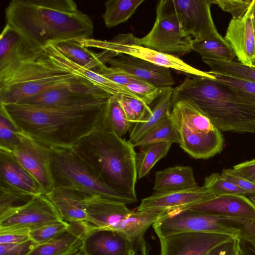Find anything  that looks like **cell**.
<instances>
[{
	"label": "cell",
	"mask_w": 255,
	"mask_h": 255,
	"mask_svg": "<svg viewBox=\"0 0 255 255\" xmlns=\"http://www.w3.org/2000/svg\"><path fill=\"white\" fill-rule=\"evenodd\" d=\"M70 226L62 221L30 231V239L37 245L50 241L66 231Z\"/></svg>",
	"instance_id": "42"
},
{
	"label": "cell",
	"mask_w": 255,
	"mask_h": 255,
	"mask_svg": "<svg viewBox=\"0 0 255 255\" xmlns=\"http://www.w3.org/2000/svg\"><path fill=\"white\" fill-rule=\"evenodd\" d=\"M176 128L180 135V146L194 158L208 159L223 149L224 138L217 128L210 132L201 133H193L180 128Z\"/></svg>",
	"instance_id": "23"
},
{
	"label": "cell",
	"mask_w": 255,
	"mask_h": 255,
	"mask_svg": "<svg viewBox=\"0 0 255 255\" xmlns=\"http://www.w3.org/2000/svg\"><path fill=\"white\" fill-rule=\"evenodd\" d=\"M253 0H214L223 10L230 13L232 18H242L247 13Z\"/></svg>",
	"instance_id": "43"
},
{
	"label": "cell",
	"mask_w": 255,
	"mask_h": 255,
	"mask_svg": "<svg viewBox=\"0 0 255 255\" xmlns=\"http://www.w3.org/2000/svg\"><path fill=\"white\" fill-rule=\"evenodd\" d=\"M233 168L242 176L255 183V158L236 164Z\"/></svg>",
	"instance_id": "48"
},
{
	"label": "cell",
	"mask_w": 255,
	"mask_h": 255,
	"mask_svg": "<svg viewBox=\"0 0 255 255\" xmlns=\"http://www.w3.org/2000/svg\"><path fill=\"white\" fill-rule=\"evenodd\" d=\"M198 186L193 169L188 166H175L155 172L153 189L166 192L186 189Z\"/></svg>",
	"instance_id": "28"
},
{
	"label": "cell",
	"mask_w": 255,
	"mask_h": 255,
	"mask_svg": "<svg viewBox=\"0 0 255 255\" xmlns=\"http://www.w3.org/2000/svg\"><path fill=\"white\" fill-rule=\"evenodd\" d=\"M254 0L241 18H232L224 37L239 62L247 66L255 63V33L253 22Z\"/></svg>",
	"instance_id": "18"
},
{
	"label": "cell",
	"mask_w": 255,
	"mask_h": 255,
	"mask_svg": "<svg viewBox=\"0 0 255 255\" xmlns=\"http://www.w3.org/2000/svg\"><path fill=\"white\" fill-rule=\"evenodd\" d=\"M19 130L4 105L0 104V149L12 152L19 140Z\"/></svg>",
	"instance_id": "37"
},
{
	"label": "cell",
	"mask_w": 255,
	"mask_h": 255,
	"mask_svg": "<svg viewBox=\"0 0 255 255\" xmlns=\"http://www.w3.org/2000/svg\"><path fill=\"white\" fill-rule=\"evenodd\" d=\"M248 198L255 206V195L248 196Z\"/></svg>",
	"instance_id": "53"
},
{
	"label": "cell",
	"mask_w": 255,
	"mask_h": 255,
	"mask_svg": "<svg viewBox=\"0 0 255 255\" xmlns=\"http://www.w3.org/2000/svg\"><path fill=\"white\" fill-rule=\"evenodd\" d=\"M144 0H109L105 3L102 17L108 28L127 21Z\"/></svg>",
	"instance_id": "32"
},
{
	"label": "cell",
	"mask_w": 255,
	"mask_h": 255,
	"mask_svg": "<svg viewBox=\"0 0 255 255\" xmlns=\"http://www.w3.org/2000/svg\"><path fill=\"white\" fill-rule=\"evenodd\" d=\"M6 24L31 45L91 38L93 21L72 0H12L5 9Z\"/></svg>",
	"instance_id": "1"
},
{
	"label": "cell",
	"mask_w": 255,
	"mask_h": 255,
	"mask_svg": "<svg viewBox=\"0 0 255 255\" xmlns=\"http://www.w3.org/2000/svg\"><path fill=\"white\" fill-rule=\"evenodd\" d=\"M52 149L51 168L54 187L70 188L88 196L98 195L126 205L137 201L102 181L71 149Z\"/></svg>",
	"instance_id": "6"
},
{
	"label": "cell",
	"mask_w": 255,
	"mask_h": 255,
	"mask_svg": "<svg viewBox=\"0 0 255 255\" xmlns=\"http://www.w3.org/2000/svg\"><path fill=\"white\" fill-rule=\"evenodd\" d=\"M30 231L17 229H0V244L19 243L30 240Z\"/></svg>",
	"instance_id": "46"
},
{
	"label": "cell",
	"mask_w": 255,
	"mask_h": 255,
	"mask_svg": "<svg viewBox=\"0 0 255 255\" xmlns=\"http://www.w3.org/2000/svg\"><path fill=\"white\" fill-rule=\"evenodd\" d=\"M68 229L55 238L37 245L26 255H77L88 229L85 222L69 223Z\"/></svg>",
	"instance_id": "22"
},
{
	"label": "cell",
	"mask_w": 255,
	"mask_h": 255,
	"mask_svg": "<svg viewBox=\"0 0 255 255\" xmlns=\"http://www.w3.org/2000/svg\"><path fill=\"white\" fill-rule=\"evenodd\" d=\"M159 239L160 255H205L217 246L235 238L213 233L184 232Z\"/></svg>",
	"instance_id": "16"
},
{
	"label": "cell",
	"mask_w": 255,
	"mask_h": 255,
	"mask_svg": "<svg viewBox=\"0 0 255 255\" xmlns=\"http://www.w3.org/2000/svg\"><path fill=\"white\" fill-rule=\"evenodd\" d=\"M188 209L210 215L255 220V206L248 197L243 195L215 196Z\"/></svg>",
	"instance_id": "21"
},
{
	"label": "cell",
	"mask_w": 255,
	"mask_h": 255,
	"mask_svg": "<svg viewBox=\"0 0 255 255\" xmlns=\"http://www.w3.org/2000/svg\"><path fill=\"white\" fill-rule=\"evenodd\" d=\"M203 186L215 196L225 194L251 195L250 192L233 184L218 173H213L207 176Z\"/></svg>",
	"instance_id": "39"
},
{
	"label": "cell",
	"mask_w": 255,
	"mask_h": 255,
	"mask_svg": "<svg viewBox=\"0 0 255 255\" xmlns=\"http://www.w3.org/2000/svg\"><path fill=\"white\" fill-rule=\"evenodd\" d=\"M224 243H222L215 247L211 251H210L208 253H207L205 255H217L222 249Z\"/></svg>",
	"instance_id": "51"
},
{
	"label": "cell",
	"mask_w": 255,
	"mask_h": 255,
	"mask_svg": "<svg viewBox=\"0 0 255 255\" xmlns=\"http://www.w3.org/2000/svg\"><path fill=\"white\" fill-rule=\"evenodd\" d=\"M134 36L131 33L120 34L111 40L93 38L78 41L87 48L107 50L117 56L126 54L144 60L155 65L174 69L193 76L215 79L208 71L198 70L175 55L164 53L134 43Z\"/></svg>",
	"instance_id": "10"
},
{
	"label": "cell",
	"mask_w": 255,
	"mask_h": 255,
	"mask_svg": "<svg viewBox=\"0 0 255 255\" xmlns=\"http://www.w3.org/2000/svg\"><path fill=\"white\" fill-rule=\"evenodd\" d=\"M53 45L66 58L78 65L96 73L117 55L107 50L95 53L77 40L61 42Z\"/></svg>",
	"instance_id": "27"
},
{
	"label": "cell",
	"mask_w": 255,
	"mask_h": 255,
	"mask_svg": "<svg viewBox=\"0 0 255 255\" xmlns=\"http://www.w3.org/2000/svg\"><path fill=\"white\" fill-rule=\"evenodd\" d=\"M44 51L50 59L55 65L93 82L112 95H115L119 93H123L138 99L125 86L114 82L98 73L83 67L72 62L61 54L53 45L49 44L45 48Z\"/></svg>",
	"instance_id": "26"
},
{
	"label": "cell",
	"mask_w": 255,
	"mask_h": 255,
	"mask_svg": "<svg viewBox=\"0 0 255 255\" xmlns=\"http://www.w3.org/2000/svg\"><path fill=\"white\" fill-rule=\"evenodd\" d=\"M77 255H85V254L81 251Z\"/></svg>",
	"instance_id": "54"
},
{
	"label": "cell",
	"mask_w": 255,
	"mask_h": 255,
	"mask_svg": "<svg viewBox=\"0 0 255 255\" xmlns=\"http://www.w3.org/2000/svg\"><path fill=\"white\" fill-rule=\"evenodd\" d=\"M45 195L64 221L68 223L85 222L87 198L89 196L74 189L57 187Z\"/></svg>",
	"instance_id": "25"
},
{
	"label": "cell",
	"mask_w": 255,
	"mask_h": 255,
	"mask_svg": "<svg viewBox=\"0 0 255 255\" xmlns=\"http://www.w3.org/2000/svg\"><path fill=\"white\" fill-rule=\"evenodd\" d=\"M44 50L31 45L18 32L6 24L0 36V85L23 66L39 59Z\"/></svg>",
	"instance_id": "13"
},
{
	"label": "cell",
	"mask_w": 255,
	"mask_h": 255,
	"mask_svg": "<svg viewBox=\"0 0 255 255\" xmlns=\"http://www.w3.org/2000/svg\"><path fill=\"white\" fill-rule=\"evenodd\" d=\"M125 86L148 105L156 100L167 88L157 87L143 81L127 84Z\"/></svg>",
	"instance_id": "41"
},
{
	"label": "cell",
	"mask_w": 255,
	"mask_h": 255,
	"mask_svg": "<svg viewBox=\"0 0 255 255\" xmlns=\"http://www.w3.org/2000/svg\"><path fill=\"white\" fill-rule=\"evenodd\" d=\"M72 150L100 179L111 188L137 199L136 155L133 144L96 126Z\"/></svg>",
	"instance_id": "4"
},
{
	"label": "cell",
	"mask_w": 255,
	"mask_h": 255,
	"mask_svg": "<svg viewBox=\"0 0 255 255\" xmlns=\"http://www.w3.org/2000/svg\"><path fill=\"white\" fill-rule=\"evenodd\" d=\"M171 144L170 142H162L141 147L136 155L137 179L148 174L154 165L167 154Z\"/></svg>",
	"instance_id": "34"
},
{
	"label": "cell",
	"mask_w": 255,
	"mask_h": 255,
	"mask_svg": "<svg viewBox=\"0 0 255 255\" xmlns=\"http://www.w3.org/2000/svg\"><path fill=\"white\" fill-rule=\"evenodd\" d=\"M211 72L231 76L255 83V66H247L235 61L203 59Z\"/></svg>",
	"instance_id": "35"
},
{
	"label": "cell",
	"mask_w": 255,
	"mask_h": 255,
	"mask_svg": "<svg viewBox=\"0 0 255 255\" xmlns=\"http://www.w3.org/2000/svg\"><path fill=\"white\" fill-rule=\"evenodd\" d=\"M112 95L93 82L86 80L39 93L16 104L66 108L87 107L104 104Z\"/></svg>",
	"instance_id": "11"
},
{
	"label": "cell",
	"mask_w": 255,
	"mask_h": 255,
	"mask_svg": "<svg viewBox=\"0 0 255 255\" xmlns=\"http://www.w3.org/2000/svg\"><path fill=\"white\" fill-rule=\"evenodd\" d=\"M159 238L184 232H207L234 236L238 222L234 217L210 215L190 209L163 210L152 225Z\"/></svg>",
	"instance_id": "8"
},
{
	"label": "cell",
	"mask_w": 255,
	"mask_h": 255,
	"mask_svg": "<svg viewBox=\"0 0 255 255\" xmlns=\"http://www.w3.org/2000/svg\"><path fill=\"white\" fill-rule=\"evenodd\" d=\"M192 42L180 25L172 0L157 2L152 29L144 37L134 38L135 44L175 56L193 51Z\"/></svg>",
	"instance_id": "7"
},
{
	"label": "cell",
	"mask_w": 255,
	"mask_h": 255,
	"mask_svg": "<svg viewBox=\"0 0 255 255\" xmlns=\"http://www.w3.org/2000/svg\"><path fill=\"white\" fill-rule=\"evenodd\" d=\"M208 117L221 131L255 134V104L230 86L206 77H186L173 90Z\"/></svg>",
	"instance_id": "3"
},
{
	"label": "cell",
	"mask_w": 255,
	"mask_h": 255,
	"mask_svg": "<svg viewBox=\"0 0 255 255\" xmlns=\"http://www.w3.org/2000/svg\"><path fill=\"white\" fill-rule=\"evenodd\" d=\"M19 140L11 152L39 184L42 194L54 188L51 164L53 149L19 130Z\"/></svg>",
	"instance_id": "12"
},
{
	"label": "cell",
	"mask_w": 255,
	"mask_h": 255,
	"mask_svg": "<svg viewBox=\"0 0 255 255\" xmlns=\"http://www.w3.org/2000/svg\"><path fill=\"white\" fill-rule=\"evenodd\" d=\"M133 242L119 231L88 227L81 251L85 255H130Z\"/></svg>",
	"instance_id": "19"
},
{
	"label": "cell",
	"mask_w": 255,
	"mask_h": 255,
	"mask_svg": "<svg viewBox=\"0 0 255 255\" xmlns=\"http://www.w3.org/2000/svg\"><path fill=\"white\" fill-rule=\"evenodd\" d=\"M34 196L0 182V216L25 205Z\"/></svg>",
	"instance_id": "38"
},
{
	"label": "cell",
	"mask_w": 255,
	"mask_h": 255,
	"mask_svg": "<svg viewBox=\"0 0 255 255\" xmlns=\"http://www.w3.org/2000/svg\"><path fill=\"white\" fill-rule=\"evenodd\" d=\"M109 66L160 88L171 87L174 81L170 69L126 54L111 58Z\"/></svg>",
	"instance_id": "20"
},
{
	"label": "cell",
	"mask_w": 255,
	"mask_h": 255,
	"mask_svg": "<svg viewBox=\"0 0 255 255\" xmlns=\"http://www.w3.org/2000/svg\"><path fill=\"white\" fill-rule=\"evenodd\" d=\"M128 121L131 125L139 123L151 112V109L143 101L123 93L116 95Z\"/></svg>",
	"instance_id": "36"
},
{
	"label": "cell",
	"mask_w": 255,
	"mask_h": 255,
	"mask_svg": "<svg viewBox=\"0 0 255 255\" xmlns=\"http://www.w3.org/2000/svg\"><path fill=\"white\" fill-rule=\"evenodd\" d=\"M173 90L172 87H167L157 99L150 114L141 122L133 124L129 131L128 140L130 142L133 144L138 141L171 112L173 106Z\"/></svg>",
	"instance_id": "29"
},
{
	"label": "cell",
	"mask_w": 255,
	"mask_h": 255,
	"mask_svg": "<svg viewBox=\"0 0 255 255\" xmlns=\"http://www.w3.org/2000/svg\"><path fill=\"white\" fill-rule=\"evenodd\" d=\"M130 255H147V246L144 236L141 237L134 241Z\"/></svg>",
	"instance_id": "50"
},
{
	"label": "cell",
	"mask_w": 255,
	"mask_h": 255,
	"mask_svg": "<svg viewBox=\"0 0 255 255\" xmlns=\"http://www.w3.org/2000/svg\"><path fill=\"white\" fill-rule=\"evenodd\" d=\"M253 22L255 33V0H254V6L253 11Z\"/></svg>",
	"instance_id": "52"
},
{
	"label": "cell",
	"mask_w": 255,
	"mask_h": 255,
	"mask_svg": "<svg viewBox=\"0 0 255 255\" xmlns=\"http://www.w3.org/2000/svg\"><path fill=\"white\" fill-rule=\"evenodd\" d=\"M221 175L236 186L255 195V183L252 182L240 175L233 168H226L222 170Z\"/></svg>",
	"instance_id": "45"
},
{
	"label": "cell",
	"mask_w": 255,
	"mask_h": 255,
	"mask_svg": "<svg viewBox=\"0 0 255 255\" xmlns=\"http://www.w3.org/2000/svg\"><path fill=\"white\" fill-rule=\"evenodd\" d=\"M86 213L85 222L89 227L119 231L130 240L138 237L144 227L138 212L130 210L125 203L98 195L88 196Z\"/></svg>",
	"instance_id": "9"
},
{
	"label": "cell",
	"mask_w": 255,
	"mask_h": 255,
	"mask_svg": "<svg viewBox=\"0 0 255 255\" xmlns=\"http://www.w3.org/2000/svg\"><path fill=\"white\" fill-rule=\"evenodd\" d=\"M237 255H238V253H237Z\"/></svg>",
	"instance_id": "56"
},
{
	"label": "cell",
	"mask_w": 255,
	"mask_h": 255,
	"mask_svg": "<svg viewBox=\"0 0 255 255\" xmlns=\"http://www.w3.org/2000/svg\"><path fill=\"white\" fill-rule=\"evenodd\" d=\"M117 98L111 96L103 106L97 126L114 132L122 137L131 128Z\"/></svg>",
	"instance_id": "30"
},
{
	"label": "cell",
	"mask_w": 255,
	"mask_h": 255,
	"mask_svg": "<svg viewBox=\"0 0 255 255\" xmlns=\"http://www.w3.org/2000/svg\"><path fill=\"white\" fill-rule=\"evenodd\" d=\"M0 182L34 196L42 194L38 182L12 153L2 149H0Z\"/></svg>",
	"instance_id": "24"
},
{
	"label": "cell",
	"mask_w": 255,
	"mask_h": 255,
	"mask_svg": "<svg viewBox=\"0 0 255 255\" xmlns=\"http://www.w3.org/2000/svg\"><path fill=\"white\" fill-rule=\"evenodd\" d=\"M238 255H255V242L246 240H237Z\"/></svg>",
	"instance_id": "49"
},
{
	"label": "cell",
	"mask_w": 255,
	"mask_h": 255,
	"mask_svg": "<svg viewBox=\"0 0 255 255\" xmlns=\"http://www.w3.org/2000/svg\"><path fill=\"white\" fill-rule=\"evenodd\" d=\"M193 51L199 53L203 59L234 61L236 57L232 48L222 36L219 37L193 41Z\"/></svg>",
	"instance_id": "31"
},
{
	"label": "cell",
	"mask_w": 255,
	"mask_h": 255,
	"mask_svg": "<svg viewBox=\"0 0 255 255\" xmlns=\"http://www.w3.org/2000/svg\"><path fill=\"white\" fill-rule=\"evenodd\" d=\"M180 25L193 41L219 37L211 6L214 0H172Z\"/></svg>",
	"instance_id": "15"
},
{
	"label": "cell",
	"mask_w": 255,
	"mask_h": 255,
	"mask_svg": "<svg viewBox=\"0 0 255 255\" xmlns=\"http://www.w3.org/2000/svg\"><path fill=\"white\" fill-rule=\"evenodd\" d=\"M36 245L31 240L19 243L0 244V255H26Z\"/></svg>",
	"instance_id": "47"
},
{
	"label": "cell",
	"mask_w": 255,
	"mask_h": 255,
	"mask_svg": "<svg viewBox=\"0 0 255 255\" xmlns=\"http://www.w3.org/2000/svg\"><path fill=\"white\" fill-rule=\"evenodd\" d=\"M86 80L55 65L44 51L39 59L26 64L0 85V104H16L39 93Z\"/></svg>",
	"instance_id": "5"
},
{
	"label": "cell",
	"mask_w": 255,
	"mask_h": 255,
	"mask_svg": "<svg viewBox=\"0 0 255 255\" xmlns=\"http://www.w3.org/2000/svg\"><path fill=\"white\" fill-rule=\"evenodd\" d=\"M254 66H255V64H254Z\"/></svg>",
	"instance_id": "55"
},
{
	"label": "cell",
	"mask_w": 255,
	"mask_h": 255,
	"mask_svg": "<svg viewBox=\"0 0 255 255\" xmlns=\"http://www.w3.org/2000/svg\"><path fill=\"white\" fill-rule=\"evenodd\" d=\"M170 113L147 132L141 139L133 143V146L142 147L148 144L162 142L179 144L180 135L170 116Z\"/></svg>",
	"instance_id": "33"
},
{
	"label": "cell",
	"mask_w": 255,
	"mask_h": 255,
	"mask_svg": "<svg viewBox=\"0 0 255 255\" xmlns=\"http://www.w3.org/2000/svg\"><path fill=\"white\" fill-rule=\"evenodd\" d=\"M215 197L203 186L198 185L184 190L155 192L142 199L137 211L184 210Z\"/></svg>",
	"instance_id": "17"
},
{
	"label": "cell",
	"mask_w": 255,
	"mask_h": 255,
	"mask_svg": "<svg viewBox=\"0 0 255 255\" xmlns=\"http://www.w3.org/2000/svg\"><path fill=\"white\" fill-rule=\"evenodd\" d=\"M98 73L112 81L123 86L142 81L130 75L125 73L112 67L108 66L106 65L101 68Z\"/></svg>",
	"instance_id": "44"
},
{
	"label": "cell",
	"mask_w": 255,
	"mask_h": 255,
	"mask_svg": "<svg viewBox=\"0 0 255 255\" xmlns=\"http://www.w3.org/2000/svg\"><path fill=\"white\" fill-rule=\"evenodd\" d=\"M215 80L227 85L255 104V83L243 79L208 71Z\"/></svg>",
	"instance_id": "40"
},
{
	"label": "cell",
	"mask_w": 255,
	"mask_h": 255,
	"mask_svg": "<svg viewBox=\"0 0 255 255\" xmlns=\"http://www.w3.org/2000/svg\"><path fill=\"white\" fill-rule=\"evenodd\" d=\"M64 221L43 194L35 195L25 205L0 216V229L31 231Z\"/></svg>",
	"instance_id": "14"
},
{
	"label": "cell",
	"mask_w": 255,
	"mask_h": 255,
	"mask_svg": "<svg viewBox=\"0 0 255 255\" xmlns=\"http://www.w3.org/2000/svg\"><path fill=\"white\" fill-rule=\"evenodd\" d=\"M104 104L71 108L4 105L20 131L51 148L72 149L95 128Z\"/></svg>",
	"instance_id": "2"
}]
</instances>
